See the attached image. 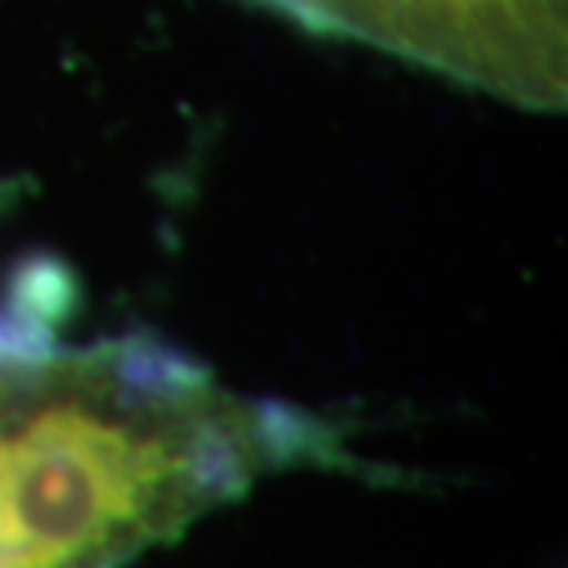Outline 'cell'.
<instances>
[{
  "label": "cell",
  "instance_id": "1",
  "mask_svg": "<svg viewBox=\"0 0 568 568\" xmlns=\"http://www.w3.org/2000/svg\"><path fill=\"white\" fill-rule=\"evenodd\" d=\"M339 439L148 336L0 314V568H122Z\"/></svg>",
  "mask_w": 568,
  "mask_h": 568
},
{
  "label": "cell",
  "instance_id": "2",
  "mask_svg": "<svg viewBox=\"0 0 568 568\" xmlns=\"http://www.w3.org/2000/svg\"><path fill=\"white\" fill-rule=\"evenodd\" d=\"M525 111L568 108V0H252Z\"/></svg>",
  "mask_w": 568,
  "mask_h": 568
}]
</instances>
